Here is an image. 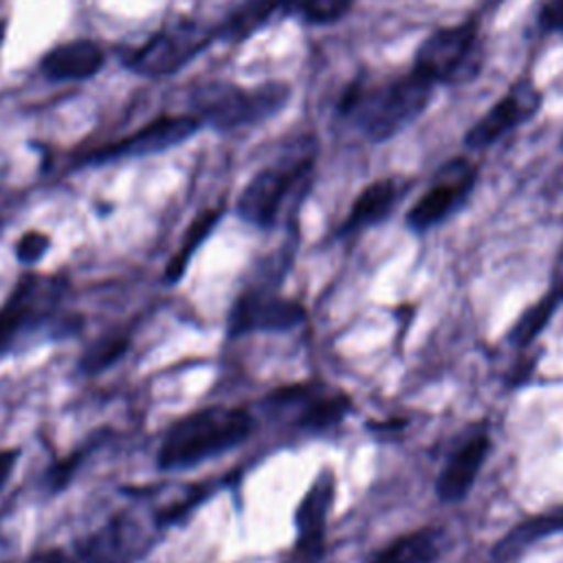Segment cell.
<instances>
[{
  "label": "cell",
  "mask_w": 563,
  "mask_h": 563,
  "mask_svg": "<svg viewBox=\"0 0 563 563\" xmlns=\"http://www.w3.org/2000/svg\"><path fill=\"white\" fill-rule=\"evenodd\" d=\"M24 563H77L70 554H66L64 550H44V552H37L33 556H29Z\"/></svg>",
  "instance_id": "cell-28"
},
{
  "label": "cell",
  "mask_w": 563,
  "mask_h": 563,
  "mask_svg": "<svg viewBox=\"0 0 563 563\" xmlns=\"http://www.w3.org/2000/svg\"><path fill=\"white\" fill-rule=\"evenodd\" d=\"M205 125L196 114H167L150 121L147 125L139 128L130 136L97 150L90 154V163H106L117 158H141L167 152L187 139H191L196 132H200Z\"/></svg>",
  "instance_id": "cell-10"
},
{
  "label": "cell",
  "mask_w": 563,
  "mask_h": 563,
  "mask_svg": "<svg viewBox=\"0 0 563 563\" xmlns=\"http://www.w3.org/2000/svg\"><path fill=\"white\" fill-rule=\"evenodd\" d=\"M541 108L543 92L532 81H517L464 132V147L486 150L497 145L504 136L532 121Z\"/></svg>",
  "instance_id": "cell-9"
},
{
  "label": "cell",
  "mask_w": 563,
  "mask_h": 563,
  "mask_svg": "<svg viewBox=\"0 0 563 563\" xmlns=\"http://www.w3.org/2000/svg\"><path fill=\"white\" fill-rule=\"evenodd\" d=\"M303 319L306 310L301 303L268 290H249L233 303L229 332L231 336L246 332H282L295 328Z\"/></svg>",
  "instance_id": "cell-11"
},
{
  "label": "cell",
  "mask_w": 563,
  "mask_h": 563,
  "mask_svg": "<svg viewBox=\"0 0 563 563\" xmlns=\"http://www.w3.org/2000/svg\"><path fill=\"white\" fill-rule=\"evenodd\" d=\"M20 451L18 449H0V488L7 484V479L13 473V466L18 462Z\"/></svg>",
  "instance_id": "cell-29"
},
{
  "label": "cell",
  "mask_w": 563,
  "mask_h": 563,
  "mask_svg": "<svg viewBox=\"0 0 563 563\" xmlns=\"http://www.w3.org/2000/svg\"><path fill=\"white\" fill-rule=\"evenodd\" d=\"M554 290H556V292H559V297H561V301H563V282H561V284H559V286H556V288H554Z\"/></svg>",
  "instance_id": "cell-30"
},
{
  "label": "cell",
  "mask_w": 563,
  "mask_h": 563,
  "mask_svg": "<svg viewBox=\"0 0 563 563\" xmlns=\"http://www.w3.org/2000/svg\"><path fill=\"white\" fill-rule=\"evenodd\" d=\"M130 347V339L123 334H112L95 341L79 358V367L86 374H99L106 367H110L114 361H119L125 350Z\"/></svg>",
  "instance_id": "cell-24"
},
{
  "label": "cell",
  "mask_w": 563,
  "mask_h": 563,
  "mask_svg": "<svg viewBox=\"0 0 563 563\" xmlns=\"http://www.w3.org/2000/svg\"><path fill=\"white\" fill-rule=\"evenodd\" d=\"M336 479L330 468H323L310 488L303 493L295 510V530H297V552L303 559H314L323 550V534L328 515L334 504Z\"/></svg>",
  "instance_id": "cell-13"
},
{
  "label": "cell",
  "mask_w": 563,
  "mask_h": 563,
  "mask_svg": "<svg viewBox=\"0 0 563 563\" xmlns=\"http://www.w3.org/2000/svg\"><path fill=\"white\" fill-rule=\"evenodd\" d=\"M442 530L440 528H420L407 532L369 559V563H433L440 554Z\"/></svg>",
  "instance_id": "cell-19"
},
{
  "label": "cell",
  "mask_w": 563,
  "mask_h": 563,
  "mask_svg": "<svg viewBox=\"0 0 563 563\" xmlns=\"http://www.w3.org/2000/svg\"><path fill=\"white\" fill-rule=\"evenodd\" d=\"M563 532V504L515 523L493 548L497 563H510L548 534Z\"/></svg>",
  "instance_id": "cell-17"
},
{
  "label": "cell",
  "mask_w": 563,
  "mask_h": 563,
  "mask_svg": "<svg viewBox=\"0 0 563 563\" xmlns=\"http://www.w3.org/2000/svg\"><path fill=\"white\" fill-rule=\"evenodd\" d=\"M253 429V418L238 407H207L176 420L161 440L158 468H191L240 446Z\"/></svg>",
  "instance_id": "cell-2"
},
{
  "label": "cell",
  "mask_w": 563,
  "mask_h": 563,
  "mask_svg": "<svg viewBox=\"0 0 563 563\" xmlns=\"http://www.w3.org/2000/svg\"><path fill=\"white\" fill-rule=\"evenodd\" d=\"M435 88L413 68L405 75L358 79L343 90L336 112L365 141L385 143L429 110Z\"/></svg>",
  "instance_id": "cell-1"
},
{
  "label": "cell",
  "mask_w": 563,
  "mask_h": 563,
  "mask_svg": "<svg viewBox=\"0 0 563 563\" xmlns=\"http://www.w3.org/2000/svg\"><path fill=\"white\" fill-rule=\"evenodd\" d=\"M488 451L490 440L486 433H477L460 444L435 479V495L444 504H457L460 499H464L473 488L482 464L488 457Z\"/></svg>",
  "instance_id": "cell-15"
},
{
  "label": "cell",
  "mask_w": 563,
  "mask_h": 563,
  "mask_svg": "<svg viewBox=\"0 0 563 563\" xmlns=\"http://www.w3.org/2000/svg\"><path fill=\"white\" fill-rule=\"evenodd\" d=\"M150 545V534L132 515H117L97 532L86 537L79 548L84 563H132L143 556Z\"/></svg>",
  "instance_id": "cell-12"
},
{
  "label": "cell",
  "mask_w": 563,
  "mask_h": 563,
  "mask_svg": "<svg viewBox=\"0 0 563 563\" xmlns=\"http://www.w3.org/2000/svg\"><path fill=\"white\" fill-rule=\"evenodd\" d=\"M559 303H561V297H559L556 290H552L550 295H545L543 299H539L537 303H532V306L515 321V325H512V330H510V334H508L510 343H515V345H526V343H530V341L543 330V325L550 321V317H552V312L556 310Z\"/></svg>",
  "instance_id": "cell-22"
},
{
  "label": "cell",
  "mask_w": 563,
  "mask_h": 563,
  "mask_svg": "<svg viewBox=\"0 0 563 563\" xmlns=\"http://www.w3.org/2000/svg\"><path fill=\"white\" fill-rule=\"evenodd\" d=\"M88 453H90V446H88V449L81 446L79 451H75L73 455H68L66 460L53 464L51 471H48V475H46V486H48L51 490H62L64 486H68V482L73 479L75 471L81 466V462H84V457H86Z\"/></svg>",
  "instance_id": "cell-25"
},
{
  "label": "cell",
  "mask_w": 563,
  "mask_h": 563,
  "mask_svg": "<svg viewBox=\"0 0 563 563\" xmlns=\"http://www.w3.org/2000/svg\"><path fill=\"white\" fill-rule=\"evenodd\" d=\"M352 402L345 394H332V396H321L310 400L297 418V424L301 429L308 431H321V429H330L336 422H341L345 418V413L350 411Z\"/></svg>",
  "instance_id": "cell-21"
},
{
  "label": "cell",
  "mask_w": 563,
  "mask_h": 563,
  "mask_svg": "<svg viewBox=\"0 0 563 563\" xmlns=\"http://www.w3.org/2000/svg\"><path fill=\"white\" fill-rule=\"evenodd\" d=\"M277 15H288V0H244L218 29V37L227 42H244Z\"/></svg>",
  "instance_id": "cell-18"
},
{
  "label": "cell",
  "mask_w": 563,
  "mask_h": 563,
  "mask_svg": "<svg viewBox=\"0 0 563 563\" xmlns=\"http://www.w3.org/2000/svg\"><path fill=\"white\" fill-rule=\"evenodd\" d=\"M103 66V51L92 40L64 42L40 59V70L53 81H79L99 73Z\"/></svg>",
  "instance_id": "cell-16"
},
{
  "label": "cell",
  "mask_w": 563,
  "mask_h": 563,
  "mask_svg": "<svg viewBox=\"0 0 563 563\" xmlns=\"http://www.w3.org/2000/svg\"><path fill=\"white\" fill-rule=\"evenodd\" d=\"M66 292V282L57 277L26 275L0 308V356L13 350L26 332L42 328Z\"/></svg>",
  "instance_id": "cell-7"
},
{
  "label": "cell",
  "mask_w": 563,
  "mask_h": 563,
  "mask_svg": "<svg viewBox=\"0 0 563 563\" xmlns=\"http://www.w3.org/2000/svg\"><path fill=\"white\" fill-rule=\"evenodd\" d=\"M561 145H563V141H561Z\"/></svg>",
  "instance_id": "cell-32"
},
{
  "label": "cell",
  "mask_w": 563,
  "mask_h": 563,
  "mask_svg": "<svg viewBox=\"0 0 563 563\" xmlns=\"http://www.w3.org/2000/svg\"><path fill=\"white\" fill-rule=\"evenodd\" d=\"M482 40L477 22L462 20L457 24L431 31L416 48L413 70L435 86L471 81L482 66Z\"/></svg>",
  "instance_id": "cell-4"
},
{
  "label": "cell",
  "mask_w": 563,
  "mask_h": 563,
  "mask_svg": "<svg viewBox=\"0 0 563 563\" xmlns=\"http://www.w3.org/2000/svg\"><path fill=\"white\" fill-rule=\"evenodd\" d=\"M220 216H222V209H209V211L200 213V216L191 222V227H189L187 233H185V240H183L180 249L174 253V257L169 260V264H167V268H165V279H167V282L174 284V282H178V279L183 277V273L187 271V264H189L191 255L198 251V246H200V244L207 240V235L213 231V227L218 224Z\"/></svg>",
  "instance_id": "cell-20"
},
{
  "label": "cell",
  "mask_w": 563,
  "mask_h": 563,
  "mask_svg": "<svg viewBox=\"0 0 563 563\" xmlns=\"http://www.w3.org/2000/svg\"><path fill=\"white\" fill-rule=\"evenodd\" d=\"M216 37H218V29H209L198 22L185 20L154 33L145 44H141L132 53V57L128 59V66L150 77L172 75L185 64H189Z\"/></svg>",
  "instance_id": "cell-8"
},
{
  "label": "cell",
  "mask_w": 563,
  "mask_h": 563,
  "mask_svg": "<svg viewBox=\"0 0 563 563\" xmlns=\"http://www.w3.org/2000/svg\"><path fill=\"white\" fill-rule=\"evenodd\" d=\"M475 183H477V167L468 158L457 156L444 163L433 174L431 185L409 207L405 216L407 229H411L413 233H424L442 224L446 218H451L466 205V200L475 189Z\"/></svg>",
  "instance_id": "cell-6"
},
{
  "label": "cell",
  "mask_w": 563,
  "mask_h": 563,
  "mask_svg": "<svg viewBox=\"0 0 563 563\" xmlns=\"http://www.w3.org/2000/svg\"><path fill=\"white\" fill-rule=\"evenodd\" d=\"M51 246V238L42 231H26L15 244V257L22 264H35Z\"/></svg>",
  "instance_id": "cell-26"
},
{
  "label": "cell",
  "mask_w": 563,
  "mask_h": 563,
  "mask_svg": "<svg viewBox=\"0 0 563 563\" xmlns=\"http://www.w3.org/2000/svg\"><path fill=\"white\" fill-rule=\"evenodd\" d=\"M354 0H288V15L306 24H334L347 15Z\"/></svg>",
  "instance_id": "cell-23"
},
{
  "label": "cell",
  "mask_w": 563,
  "mask_h": 563,
  "mask_svg": "<svg viewBox=\"0 0 563 563\" xmlns=\"http://www.w3.org/2000/svg\"><path fill=\"white\" fill-rule=\"evenodd\" d=\"M292 97L288 81H264L244 88L231 81H207L191 95L194 114L220 132L260 125L286 110Z\"/></svg>",
  "instance_id": "cell-3"
},
{
  "label": "cell",
  "mask_w": 563,
  "mask_h": 563,
  "mask_svg": "<svg viewBox=\"0 0 563 563\" xmlns=\"http://www.w3.org/2000/svg\"><path fill=\"white\" fill-rule=\"evenodd\" d=\"M314 154L303 147V152H290L277 163L260 169L240 191L235 211L238 216L260 229H268L277 222L286 200L308 183L312 174Z\"/></svg>",
  "instance_id": "cell-5"
},
{
  "label": "cell",
  "mask_w": 563,
  "mask_h": 563,
  "mask_svg": "<svg viewBox=\"0 0 563 563\" xmlns=\"http://www.w3.org/2000/svg\"><path fill=\"white\" fill-rule=\"evenodd\" d=\"M409 187H411V180H405L400 176H385V178L372 180L354 198L345 220L341 222L339 233L352 235L383 222L396 209V205L405 198Z\"/></svg>",
  "instance_id": "cell-14"
},
{
  "label": "cell",
  "mask_w": 563,
  "mask_h": 563,
  "mask_svg": "<svg viewBox=\"0 0 563 563\" xmlns=\"http://www.w3.org/2000/svg\"><path fill=\"white\" fill-rule=\"evenodd\" d=\"M0 231H2V222H0Z\"/></svg>",
  "instance_id": "cell-31"
},
{
  "label": "cell",
  "mask_w": 563,
  "mask_h": 563,
  "mask_svg": "<svg viewBox=\"0 0 563 563\" xmlns=\"http://www.w3.org/2000/svg\"><path fill=\"white\" fill-rule=\"evenodd\" d=\"M534 26L539 35L563 33V0H543L537 9Z\"/></svg>",
  "instance_id": "cell-27"
}]
</instances>
